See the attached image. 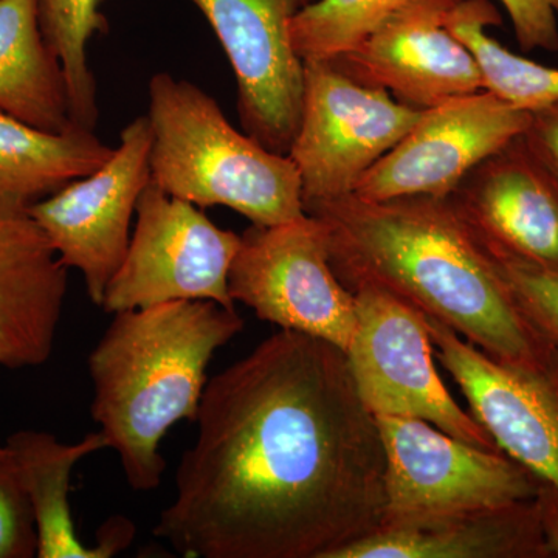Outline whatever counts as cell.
I'll list each match as a JSON object with an SVG mask.
<instances>
[{"label": "cell", "instance_id": "cell-13", "mask_svg": "<svg viewBox=\"0 0 558 558\" xmlns=\"http://www.w3.org/2000/svg\"><path fill=\"white\" fill-rule=\"evenodd\" d=\"M229 58L245 134L288 156L301 119L304 62L290 43L292 17L314 0H190Z\"/></svg>", "mask_w": 558, "mask_h": 558}, {"label": "cell", "instance_id": "cell-9", "mask_svg": "<svg viewBox=\"0 0 558 558\" xmlns=\"http://www.w3.org/2000/svg\"><path fill=\"white\" fill-rule=\"evenodd\" d=\"M135 230L101 307L108 314L179 300H209L234 310L230 271L240 234L150 180L135 209Z\"/></svg>", "mask_w": 558, "mask_h": 558}, {"label": "cell", "instance_id": "cell-2", "mask_svg": "<svg viewBox=\"0 0 558 558\" xmlns=\"http://www.w3.org/2000/svg\"><path fill=\"white\" fill-rule=\"evenodd\" d=\"M304 213L325 223L330 266L352 293L385 290L498 362H527L549 347L450 197L349 194Z\"/></svg>", "mask_w": 558, "mask_h": 558}, {"label": "cell", "instance_id": "cell-23", "mask_svg": "<svg viewBox=\"0 0 558 558\" xmlns=\"http://www.w3.org/2000/svg\"><path fill=\"white\" fill-rule=\"evenodd\" d=\"M410 2L314 0L290 21V43L303 62L347 57Z\"/></svg>", "mask_w": 558, "mask_h": 558}, {"label": "cell", "instance_id": "cell-17", "mask_svg": "<svg viewBox=\"0 0 558 558\" xmlns=\"http://www.w3.org/2000/svg\"><path fill=\"white\" fill-rule=\"evenodd\" d=\"M31 498L38 527L39 558H110L130 546L135 529L130 520H109L100 531V545L86 546L76 535L70 510V475L81 459L109 449L101 432L78 444H62L44 432L14 433L7 440Z\"/></svg>", "mask_w": 558, "mask_h": 558}, {"label": "cell", "instance_id": "cell-26", "mask_svg": "<svg viewBox=\"0 0 558 558\" xmlns=\"http://www.w3.org/2000/svg\"><path fill=\"white\" fill-rule=\"evenodd\" d=\"M523 51H558V0H499Z\"/></svg>", "mask_w": 558, "mask_h": 558}, {"label": "cell", "instance_id": "cell-11", "mask_svg": "<svg viewBox=\"0 0 558 558\" xmlns=\"http://www.w3.org/2000/svg\"><path fill=\"white\" fill-rule=\"evenodd\" d=\"M150 143L148 117L140 116L105 165L28 208L61 263L83 275L95 306L130 247L132 218L150 183Z\"/></svg>", "mask_w": 558, "mask_h": 558}, {"label": "cell", "instance_id": "cell-19", "mask_svg": "<svg viewBox=\"0 0 558 558\" xmlns=\"http://www.w3.org/2000/svg\"><path fill=\"white\" fill-rule=\"evenodd\" d=\"M0 110L43 131L76 128L64 69L40 31L38 0H0Z\"/></svg>", "mask_w": 558, "mask_h": 558}, {"label": "cell", "instance_id": "cell-3", "mask_svg": "<svg viewBox=\"0 0 558 558\" xmlns=\"http://www.w3.org/2000/svg\"><path fill=\"white\" fill-rule=\"evenodd\" d=\"M242 329L236 310L209 300L113 314L87 359L90 413L132 490L160 487L167 470L161 440L178 422L196 421L209 362Z\"/></svg>", "mask_w": 558, "mask_h": 558}, {"label": "cell", "instance_id": "cell-20", "mask_svg": "<svg viewBox=\"0 0 558 558\" xmlns=\"http://www.w3.org/2000/svg\"><path fill=\"white\" fill-rule=\"evenodd\" d=\"M113 149L94 131H43L0 110V205L28 209L98 170Z\"/></svg>", "mask_w": 558, "mask_h": 558}, {"label": "cell", "instance_id": "cell-1", "mask_svg": "<svg viewBox=\"0 0 558 558\" xmlns=\"http://www.w3.org/2000/svg\"><path fill=\"white\" fill-rule=\"evenodd\" d=\"M153 529L185 558H333L381 527L384 442L347 352L279 329L207 381Z\"/></svg>", "mask_w": 558, "mask_h": 558}, {"label": "cell", "instance_id": "cell-18", "mask_svg": "<svg viewBox=\"0 0 558 558\" xmlns=\"http://www.w3.org/2000/svg\"><path fill=\"white\" fill-rule=\"evenodd\" d=\"M333 558H550L534 499L428 523L385 526Z\"/></svg>", "mask_w": 558, "mask_h": 558}, {"label": "cell", "instance_id": "cell-28", "mask_svg": "<svg viewBox=\"0 0 558 558\" xmlns=\"http://www.w3.org/2000/svg\"><path fill=\"white\" fill-rule=\"evenodd\" d=\"M535 502L546 548L550 557H558V494L553 487L542 483L535 495Z\"/></svg>", "mask_w": 558, "mask_h": 558}, {"label": "cell", "instance_id": "cell-12", "mask_svg": "<svg viewBox=\"0 0 558 558\" xmlns=\"http://www.w3.org/2000/svg\"><path fill=\"white\" fill-rule=\"evenodd\" d=\"M529 110L484 89L453 98L421 117L357 183L366 201L449 197L470 171L523 135Z\"/></svg>", "mask_w": 558, "mask_h": 558}, {"label": "cell", "instance_id": "cell-25", "mask_svg": "<svg viewBox=\"0 0 558 558\" xmlns=\"http://www.w3.org/2000/svg\"><path fill=\"white\" fill-rule=\"evenodd\" d=\"M0 457V558L38 557V527L20 469L5 446Z\"/></svg>", "mask_w": 558, "mask_h": 558}, {"label": "cell", "instance_id": "cell-21", "mask_svg": "<svg viewBox=\"0 0 558 558\" xmlns=\"http://www.w3.org/2000/svg\"><path fill=\"white\" fill-rule=\"evenodd\" d=\"M447 24L475 53L487 90L524 110L558 105V69L520 57L488 35V27L501 25L494 3L461 0Z\"/></svg>", "mask_w": 558, "mask_h": 558}, {"label": "cell", "instance_id": "cell-29", "mask_svg": "<svg viewBox=\"0 0 558 558\" xmlns=\"http://www.w3.org/2000/svg\"><path fill=\"white\" fill-rule=\"evenodd\" d=\"M7 449L5 447H0V457H2L3 453H5Z\"/></svg>", "mask_w": 558, "mask_h": 558}, {"label": "cell", "instance_id": "cell-10", "mask_svg": "<svg viewBox=\"0 0 558 558\" xmlns=\"http://www.w3.org/2000/svg\"><path fill=\"white\" fill-rule=\"evenodd\" d=\"M425 319L435 355L473 417L502 453L558 494V347L549 343L527 362L502 363L438 319Z\"/></svg>", "mask_w": 558, "mask_h": 558}, {"label": "cell", "instance_id": "cell-8", "mask_svg": "<svg viewBox=\"0 0 558 558\" xmlns=\"http://www.w3.org/2000/svg\"><path fill=\"white\" fill-rule=\"evenodd\" d=\"M354 295L357 325L347 357L373 416L421 418L481 449L499 450L440 379L424 315L385 290L362 288Z\"/></svg>", "mask_w": 558, "mask_h": 558}, {"label": "cell", "instance_id": "cell-24", "mask_svg": "<svg viewBox=\"0 0 558 558\" xmlns=\"http://www.w3.org/2000/svg\"><path fill=\"white\" fill-rule=\"evenodd\" d=\"M510 292L532 326L558 347V270L494 252Z\"/></svg>", "mask_w": 558, "mask_h": 558}, {"label": "cell", "instance_id": "cell-14", "mask_svg": "<svg viewBox=\"0 0 558 558\" xmlns=\"http://www.w3.org/2000/svg\"><path fill=\"white\" fill-rule=\"evenodd\" d=\"M459 2L411 0L363 46L336 61L360 83L418 110L484 90L475 53L447 24Z\"/></svg>", "mask_w": 558, "mask_h": 558}, {"label": "cell", "instance_id": "cell-16", "mask_svg": "<svg viewBox=\"0 0 558 558\" xmlns=\"http://www.w3.org/2000/svg\"><path fill=\"white\" fill-rule=\"evenodd\" d=\"M68 270L27 208L0 205V366L32 368L50 359Z\"/></svg>", "mask_w": 558, "mask_h": 558}, {"label": "cell", "instance_id": "cell-22", "mask_svg": "<svg viewBox=\"0 0 558 558\" xmlns=\"http://www.w3.org/2000/svg\"><path fill=\"white\" fill-rule=\"evenodd\" d=\"M102 0H38L40 31L50 50L57 54L68 80L70 117L73 124L95 131L98 87L87 58L92 36L108 32L102 16Z\"/></svg>", "mask_w": 558, "mask_h": 558}, {"label": "cell", "instance_id": "cell-27", "mask_svg": "<svg viewBox=\"0 0 558 558\" xmlns=\"http://www.w3.org/2000/svg\"><path fill=\"white\" fill-rule=\"evenodd\" d=\"M523 138L535 159L558 182V105L529 110Z\"/></svg>", "mask_w": 558, "mask_h": 558}, {"label": "cell", "instance_id": "cell-15", "mask_svg": "<svg viewBox=\"0 0 558 558\" xmlns=\"http://www.w3.org/2000/svg\"><path fill=\"white\" fill-rule=\"evenodd\" d=\"M449 197L488 248L558 270V182L523 135L481 161Z\"/></svg>", "mask_w": 558, "mask_h": 558}, {"label": "cell", "instance_id": "cell-7", "mask_svg": "<svg viewBox=\"0 0 558 558\" xmlns=\"http://www.w3.org/2000/svg\"><path fill=\"white\" fill-rule=\"evenodd\" d=\"M230 295L279 329L295 330L348 351L357 325L355 295L329 260L328 230L311 215L241 234Z\"/></svg>", "mask_w": 558, "mask_h": 558}, {"label": "cell", "instance_id": "cell-4", "mask_svg": "<svg viewBox=\"0 0 558 558\" xmlns=\"http://www.w3.org/2000/svg\"><path fill=\"white\" fill-rule=\"evenodd\" d=\"M150 180L199 208L227 207L252 226L306 215L295 163L238 131L191 81L156 73L148 84Z\"/></svg>", "mask_w": 558, "mask_h": 558}, {"label": "cell", "instance_id": "cell-5", "mask_svg": "<svg viewBox=\"0 0 558 558\" xmlns=\"http://www.w3.org/2000/svg\"><path fill=\"white\" fill-rule=\"evenodd\" d=\"M376 418L387 462L381 527L505 508L534 499L542 486L502 451L481 449L421 418Z\"/></svg>", "mask_w": 558, "mask_h": 558}, {"label": "cell", "instance_id": "cell-6", "mask_svg": "<svg viewBox=\"0 0 558 558\" xmlns=\"http://www.w3.org/2000/svg\"><path fill=\"white\" fill-rule=\"evenodd\" d=\"M421 113L360 83L339 61H304L303 109L288 154L299 170L304 209L354 194Z\"/></svg>", "mask_w": 558, "mask_h": 558}]
</instances>
